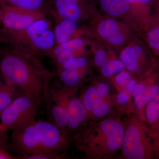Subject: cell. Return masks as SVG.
<instances>
[{
	"label": "cell",
	"mask_w": 159,
	"mask_h": 159,
	"mask_svg": "<svg viewBox=\"0 0 159 159\" xmlns=\"http://www.w3.org/2000/svg\"><path fill=\"white\" fill-rule=\"evenodd\" d=\"M54 74L39 57L12 48L0 53V78L22 94L35 99L40 105L48 102L49 87Z\"/></svg>",
	"instance_id": "6da1fadb"
},
{
	"label": "cell",
	"mask_w": 159,
	"mask_h": 159,
	"mask_svg": "<svg viewBox=\"0 0 159 159\" xmlns=\"http://www.w3.org/2000/svg\"><path fill=\"white\" fill-rule=\"evenodd\" d=\"M62 129L51 122L35 121L23 129L12 132L9 148L27 157L54 155L60 152L65 145Z\"/></svg>",
	"instance_id": "7a4b0ae2"
},
{
	"label": "cell",
	"mask_w": 159,
	"mask_h": 159,
	"mask_svg": "<svg viewBox=\"0 0 159 159\" xmlns=\"http://www.w3.org/2000/svg\"><path fill=\"white\" fill-rule=\"evenodd\" d=\"M0 42L39 57L48 56L56 46L54 27L48 16L21 31L1 32Z\"/></svg>",
	"instance_id": "3957f363"
},
{
	"label": "cell",
	"mask_w": 159,
	"mask_h": 159,
	"mask_svg": "<svg viewBox=\"0 0 159 159\" xmlns=\"http://www.w3.org/2000/svg\"><path fill=\"white\" fill-rule=\"evenodd\" d=\"M39 106L34 98L21 94L0 113L1 124L12 132L23 129L36 121Z\"/></svg>",
	"instance_id": "277c9868"
},
{
	"label": "cell",
	"mask_w": 159,
	"mask_h": 159,
	"mask_svg": "<svg viewBox=\"0 0 159 159\" xmlns=\"http://www.w3.org/2000/svg\"><path fill=\"white\" fill-rule=\"evenodd\" d=\"M149 130L142 125H131L125 131L122 142L123 154L128 159L151 158L153 145L151 142Z\"/></svg>",
	"instance_id": "5b68a950"
},
{
	"label": "cell",
	"mask_w": 159,
	"mask_h": 159,
	"mask_svg": "<svg viewBox=\"0 0 159 159\" xmlns=\"http://www.w3.org/2000/svg\"><path fill=\"white\" fill-rule=\"evenodd\" d=\"M49 14L54 21L70 20L80 23L91 14L90 0H47Z\"/></svg>",
	"instance_id": "8992f818"
},
{
	"label": "cell",
	"mask_w": 159,
	"mask_h": 159,
	"mask_svg": "<svg viewBox=\"0 0 159 159\" xmlns=\"http://www.w3.org/2000/svg\"><path fill=\"white\" fill-rule=\"evenodd\" d=\"M2 28L1 32H15L27 29L37 20L48 16L41 11H31L2 5Z\"/></svg>",
	"instance_id": "52a82bcc"
},
{
	"label": "cell",
	"mask_w": 159,
	"mask_h": 159,
	"mask_svg": "<svg viewBox=\"0 0 159 159\" xmlns=\"http://www.w3.org/2000/svg\"><path fill=\"white\" fill-rule=\"evenodd\" d=\"M85 41L81 38H76L55 46L49 56L55 61L58 69L61 68L66 61L76 57L75 53L82 48Z\"/></svg>",
	"instance_id": "ba28073f"
},
{
	"label": "cell",
	"mask_w": 159,
	"mask_h": 159,
	"mask_svg": "<svg viewBox=\"0 0 159 159\" xmlns=\"http://www.w3.org/2000/svg\"><path fill=\"white\" fill-rule=\"evenodd\" d=\"M100 127L106 136V146L108 150H118L124 138V129L122 125L115 120L106 119L101 123Z\"/></svg>",
	"instance_id": "9c48e42d"
},
{
	"label": "cell",
	"mask_w": 159,
	"mask_h": 159,
	"mask_svg": "<svg viewBox=\"0 0 159 159\" xmlns=\"http://www.w3.org/2000/svg\"><path fill=\"white\" fill-rule=\"evenodd\" d=\"M97 31L104 39L114 45H121L125 43V35L120 30L119 23L116 20H103L98 25Z\"/></svg>",
	"instance_id": "30bf717a"
},
{
	"label": "cell",
	"mask_w": 159,
	"mask_h": 159,
	"mask_svg": "<svg viewBox=\"0 0 159 159\" xmlns=\"http://www.w3.org/2000/svg\"><path fill=\"white\" fill-rule=\"evenodd\" d=\"M54 32L56 46L73 39L79 30V23L62 19L54 21Z\"/></svg>",
	"instance_id": "8fae6325"
},
{
	"label": "cell",
	"mask_w": 159,
	"mask_h": 159,
	"mask_svg": "<svg viewBox=\"0 0 159 159\" xmlns=\"http://www.w3.org/2000/svg\"><path fill=\"white\" fill-rule=\"evenodd\" d=\"M145 116L151 128V136L157 139L159 137V93L147 104Z\"/></svg>",
	"instance_id": "7c38bea8"
},
{
	"label": "cell",
	"mask_w": 159,
	"mask_h": 159,
	"mask_svg": "<svg viewBox=\"0 0 159 159\" xmlns=\"http://www.w3.org/2000/svg\"><path fill=\"white\" fill-rule=\"evenodd\" d=\"M144 51L142 46H130L122 50L120 57L128 70L134 72L138 69L139 60L144 55Z\"/></svg>",
	"instance_id": "4fadbf2b"
},
{
	"label": "cell",
	"mask_w": 159,
	"mask_h": 159,
	"mask_svg": "<svg viewBox=\"0 0 159 159\" xmlns=\"http://www.w3.org/2000/svg\"><path fill=\"white\" fill-rule=\"evenodd\" d=\"M2 5L41 11L49 15L47 0H0V6Z\"/></svg>",
	"instance_id": "5bb4252c"
},
{
	"label": "cell",
	"mask_w": 159,
	"mask_h": 159,
	"mask_svg": "<svg viewBox=\"0 0 159 159\" xmlns=\"http://www.w3.org/2000/svg\"><path fill=\"white\" fill-rule=\"evenodd\" d=\"M145 38L148 47L155 54L159 55V14L148 21Z\"/></svg>",
	"instance_id": "9a60e30c"
},
{
	"label": "cell",
	"mask_w": 159,
	"mask_h": 159,
	"mask_svg": "<svg viewBox=\"0 0 159 159\" xmlns=\"http://www.w3.org/2000/svg\"><path fill=\"white\" fill-rule=\"evenodd\" d=\"M100 5L103 11L113 16L124 14L130 6L128 0H100Z\"/></svg>",
	"instance_id": "2e32d148"
},
{
	"label": "cell",
	"mask_w": 159,
	"mask_h": 159,
	"mask_svg": "<svg viewBox=\"0 0 159 159\" xmlns=\"http://www.w3.org/2000/svg\"><path fill=\"white\" fill-rule=\"evenodd\" d=\"M20 93L5 81L0 79V113L20 95Z\"/></svg>",
	"instance_id": "e0dca14e"
},
{
	"label": "cell",
	"mask_w": 159,
	"mask_h": 159,
	"mask_svg": "<svg viewBox=\"0 0 159 159\" xmlns=\"http://www.w3.org/2000/svg\"><path fill=\"white\" fill-rule=\"evenodd\" d=\"M159 93V85L157 84H145L141 92L135 97V105L141 109L147 105L154 97Z\"/></svg>",
	"instance_id": "ac0fdd59"
},
{
	"label": "cell",
	"mask_w": 159,
	"mask_h": 159,
	"mask_svg": "<svg viewBox=\"0 0 159 159\" xmlns=\"http://www.w3.org/2000/svg\"><path fill=\"white\" fill-rule=\"evenodd\" d=\"M51 112L54 123L57 126L63 129L68 125L70 117L68 108L60 105H55L52 107Z\"/></svg>",
	"instance_id": "d6986e66"
},
{
	"label": "cell",
	"mask_w": 159,
	"mask_h": 159,
	"mask_svg": "<svg viewBox=\"0 0 159 159\" xmlns=\"http://www.w3.org/2000/svg\"><path fill=\"white\" fill-rule=\"evenodd\" d=\"M70 116L77 119L80 123L83 122L86 119V111L84 104L79 99H74L70 102L68 108Z\"/></svg>",
	"instance_id": "ffe728a7"
},
{
	"label": "cell",
	"mask_w": 159,
	"mask_h": 159,
	"mask_svg": "<svg viewBox=\"0 0 159 159\" xmlns=\"http://www.w3.org/2000/svg\"><path fill=\"white\" fill-rule=\"evenodd\" d=\"M59 73L60 78L67 86H74L79 82L80 77L77 70L61 69L59 71Z\"/></svg>",
	"instance_id": "44dd1931"
},
{
	"label": "cell",
	"mask_w": 159,
	"mask_h": 159,
	"mask_svg": "<svg viewBox=\"0 0 159 159\" xmlns=\"http://www.w3.org/2000/svg\"><path fill=\"white\" fill-rule=\"evenodd\" d=\"M125 67L124 63L119 60H114L106 62L102 66L101 73L104 76L110 77L122 71Z\"/></svg>",
	"instance_id": "7402d4cb"
},
{
	"label": "cell",
	"mask_w": 159,
	"mask_h": 159,
	"mask_svg": "<svg viewBox=\"0 0 159 159\" xmlns=\"http://www.w3.org/2000/svg\"><path fill=\"white\" fill-rule=\"evenodd\" d=\"M102 99L98 95L97 89L94 87L90 88L84 94L83 103L84 107L87 110L93 111L96 103Z\"/></svg>",
	"instance_id": "603a6c76"
},
{
	"label": "cell",
	"mask_w": 159,
	"mask_h": 159,
	"mask_svg": "<svg viewBox=\"0 0 159 159\" xmlns=\"http://www.w3.org/2000/svg\"><path fill=\"white\" fill-rule=\"evenodd\" d=\"M87 60L84 57H74L66 61L60 69H72L77 70L82 68L86 65Z\"/></svg>",
	"instance_id": "cb8c5ba5"
},
{
	"label": "cell",
	"mask_w": 159,
	"mask_h": 159,
	"mask_svg": "<svg viewBox=\"0 0 159 159\" xmlns=\"http://www.w3.org/2000/svg\"><path fill=\"white\" fill-rule=\"evenodd\" d=\"M93 111L96 116L102 118L108 115L110 112V108L108 106L102 102V99L96 103Z\"/></svg>",
	"instance_id": "d4e9b609"
},
{
	"label": "cell",
	"mask_w": 159,
	"mask_h": 159,
	"mask_svg": "<svg viewBox=\"0 0 159 159\" xmlns=\"http://www.w3.org/2000/svg\"><path fill=\"white\" fill-rule=\"evenodd\" d=\"M131 76L129 74L126 72L120 73L116 77V82L122 87L125 88L127 84L130 81Z\"/></svg>",
	"instance_id": "484cf974"
},
{
	"label": "cell",
	"mask_w": 159,
	"mask_h": 159,
	"mask_svg": "<svg viewBox=\"0 0 159 159\" xmlns=\"http://www.w3.org/2000/svg\"><path fill=\"white\" fill-rule=\"evenodd\" d=\"M107 61L106 53L103 50H99L96 52L94 57V61L98 66H102Z\"/></svg>",
	"instance_id": "4316f807"
},
{
	"label": "cell",
	"mask_w": 159,
	"mask_h": 159,
	"mask_svg": "<svg viewBox=\"0 0 159 159\" xmlns=\"http://www.w3.org/2000/svg\"><path fill=\"white\" fill-rule=\"evenodd\" d=\"M97 90L99 97L102 99L108 93L109 88L108 85L106 83L102 82L98 85Z\"/></svg>",
	"instance_id": "83f0119b"
},
{
	"label": "cell",
	"mask_w": 159,
	"mask_h": 159,
	"mask_svg": "<svg viewBox=\"0 0 159 159\" xmlns=\"http://www.w3.org/2000/svg\"><path fill=\"white\" fill-rule=\"evenodd\" d=\"M125 89L119 94L118 96V102L119 104L121 105H123L125 104L126 102H128L129 99V94L126 88H125Z\"/></svg>",
	"instance_id": "f1b7e54d"
},
{
	"label": "cell",
	"mask_w": 159,
	"mask_h": 159,
	"mask_svg": "<svg viewBox=\"0 0 159 159\" xmlns=\"http://www.w3.org/2000/svg\"><path fill=\"white\" fill-rule=\"evenodd\" d=\"M80 122L74 117L70 116L69 118L68 125L72 129H76L79 127Z\"/></svg>",
	"instance_id": "f546056e"
},
{
	"label": "cell",
	"mask_w": 159,
	"mask_h": 159,
	"mask_svg": "<svg viewBox=\"0 0 159 159\" xmlns=\"http://www.w3.org/2000/svg\"><path fill=\"white\" fill-rule=\"evenodd\" d=\"M136 85V82L134 80H130V81L128 82V83L127 84L125 88H126V90H127V92H128L129 95L133 93L134 89Z\"/></svg>",
	"instance_id": "4dcf8cb0"
},
{
	"label": "cell",
	"mask_w": 159,
	"mask_h": 159,
	"mask_svg": "<svg viewBox=\"0 0 159 159\" xmlns=\"http://www.w3.org/2000/svg\"><path fill=\"white\" fill-rule=\"evenodd\" d=\"M152 0H128L130 3H137V4H147L151 2Z\"/></svg>",
	"instance_id": "1f68e13d"
},
{
	"label": "cell",
	"mask_w": 159,
	"mask_h": 159,
	"mask_svg": "<svg viewBox=\"0 0 159 159\" xmlns=\"http://www.w3.org/2000/svg\"><path fill=\"white\" fill-rule=\"evenodd\" d=\"M154 152H156V154L159 158V137L157 138L156 142L153 145Z\"/></svg>",
	"instance_id": "d6a6232c"
},
{
	"label": "cell",
	"mask_w": 159,
	"mask_h": 159,
	"mask_svg": "<svg viewBox=\"0 0 159 159\" xmlns=\"http://www.w3.org/2000/svg\"><path fill=\"white\" fill-rule=\"evenodd\" d=\"M10 157L8 154L6 153L2 149H0V159H9L10 158Z\"/></svg>",
	"instance_id": "836d02e7"
},
{
	"label": "cell",
	"mask_w": 159,
	"mask_h": 159,
	"mask_svg": "<svg viewBox=\"0 0 159 159\" xmlns=\"http://www.w3.org/2000/svg\"><path fill=\"white\" fill-rule=\"evenodd\" d=\"M2 9H1V7H0V29H1V28H2Z\"/></svg>",
	"instance_id": "e575fe53"
},
{
	"label": "cell",
	"mask_w": 159,
	"mask_h": 159,
	"mask_svg": "<svg viewBox=\"0 0 159 159\" xmlns=\"http://www.w3.org/2000/svg\"><path fill=\"white\" fill-rule=\"evenodd\" d=\"M4 129L5 128H4V127H3L2 125H0V130H1V129Z\"/></svg>",
	"instance_id": "d590c367"
},
{
	"label": "cell",
	"mask_w": 159,
	"mask_h": 159,
	"mask_svg": "<svg viewBox=\"0 0 159 159\" xmlns=\"http://www.w3.org/2000/svg\"><path fill=\"white\" fill-rule=\"evenodd\" d=\"M0 43H1V42H0ZM1 50H2V48H0V53H1Z\"/></svg>",
	"instance_id": "8d00e7d4"
},
{
	"label": "cell",
	"mask_w": 159,
	"mask_h": 159,
	"mask_svg": "<svg viewBox=\"0 0 159 159\" xmlns=\"http://www.w3.org/2000/svg\"><path fill=\"white\" fill-rule=\"evenodd\" d=\"M2 125V124H1V125Z\"/></svg>",
	"instance_id": "74e56055"
}]
</instances>
